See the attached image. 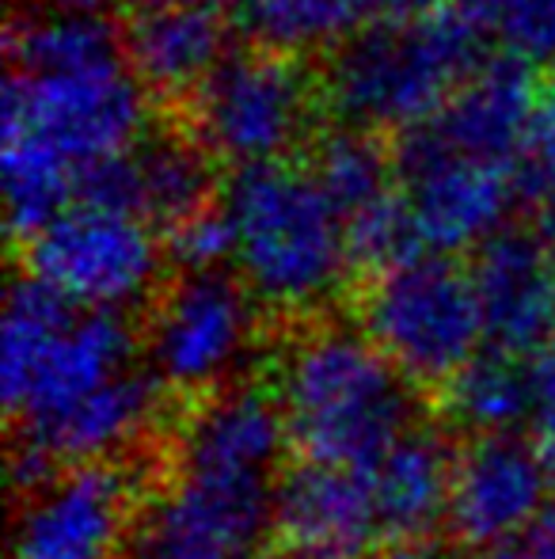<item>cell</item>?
<instances>
[{
	"label": "cell",
	"instance_id": "8",
	"mask_svg": "<svg viewBox=\"0 0 555 559\" xmlns=\"http://www.w3.org/2000/svg\"><path fill=\"white\" fill-rule=\"evenodd\" d=\"M255 305L229 271L176 274L148 309L145 369L179 396L206 400L237 384L232 377L255 338Z\"/></svg>",
	"mask_w": 555,
	"mask_h": 559
},
{
	"label": "cell",
	"instance_id": "11",
	"mask_svg": "<svg viewBox=\"0 0 555 559\" xmlns=\"http://www.w3.org/2000/svg\"><path fill=\"white\" fill-rule=\"evenodd\" d=\"M396 179L419 225L422 248L449 259L460 251L475 255L506 233L518 199L529 194V176L518 168L442 156L411 141L396 145Z\"/></svg>",
	"mask_w": 555,
	"mask_h": 559
},
{
	"label": "cell",
	"instance_id": "31",
	"mask_svg": "<svg viewBox=\"0 0 555 559\" xmlns=\"http://www.w3.org/2000/svg\"><path fill=\"white\" fill-rule=\"evenodd\" d=\"M529 156H533V176H529V187L555 179V81L541 92L533 138H529Z\"/></svg>",
	"mask_w": 555,
	"mask_h": 559
},
{
	"label": "cell",
	"instance_id": "37",
	"mask_svg": "<svg viewBox=\"0 0 555 559\" xmlns=\"http://www.w3.org/2000/svg\"><path fill=\"white\" fill-rule=\"evenodd\" d=\"M526 548H529V556H533V559H555V502L548 507V514L541 518V525L529 533Z\"/></svg>",
	"mask_w": 555,
	"mask_h": 559
},
{
	"label": "cell",
	"instance_id": "36",
	"mask_svg": "<svg viewBox=\"0 0 555 559\" xmlns=\"http://www.w3.org/2000/svg\"><path fill=\"white\" fill-rule=\"evenodd\" d=\"M134 0H35V8H50V12H73V15H99L104 20L114 8H130Z\"/></svg>",
	"mask_w": 555,
	"mask_h": 559
},
{
	"label": "cell",
	"instance_id": "3",
	"mask_svg": "<svg viewBox=\"0 0 555 559\" xmlns=\"http://www.w3.org/2000/svg\"><path fill=\"white\" fill-rule=\"evenodd\" d=\"M480 38L445 12L419 23L370 20L327 53L319 104L350 130H396L403 138L430 122L483 66Z\"/></svg>",
	"mask_w": 555,
	"mask_h": 559
},
{
	"label": "cell",
	"instance_id": "9",
	"mask_svg": "<svg viewBox=\"0 0 555 559\" xmlns=\"http://www.w3.org/2000/svg\"><path fill=\"white\" fill-rule=\"evenodd\" d=\"M141 518V479L126 464H73L23 499L12 559H126Z\"/></svg>",
	"mask_w": 555,
	"mask_h": 559
},
{
	"label": "cell",
	"instance_id": "28",
	"mask_svg": "<svg viewBox=\"0 0 555 559\" xmlns=\"http://www.w3.org/2000/svg\"><path fill=\"white\" fill-rule=\"evenodd\" d=\"M506 53L529 61H555V0H498L495 31Z\"/></svg>",
	"mask_w": 555,
	"mask_h": 559
},
{
	"label": "cell",
	"instance_id": "30",
	"mask_svg": "<svg viewBox=\"0 0 555 559\" xmlns=\"http://www.w3.org/2000/svg\"><path fill=\"white\" fill-rule=\"evenodd\" d=\"M126 559H237V556H225L209 545H198V540H186L168 530H156L153 522L141 518L137 537H134V545H130Z\"/></svg>",
	"mask_w": 555,
	"mask_h": 559
},
{
	"label": "cell",
	"instance_id": "23",
	"mask_svg": "<svg viewBox=\"0 0 555 559\" xmlns=\"http://www.w3.org/2000/svg\"><path fill=\"white\" fill-rule=\"evenodd\" d=\"M240 31L281 58L331 53L370 23V0H240Z\"/></svg>",
	"mask_w": 555,
	"mask_h": 559
},
{
	"label": "cell",
	"instance_id": "13",
	"mask_svg": "<svg viewBox=\"0 0 555 559\" xmlns=\"http://www.w3.org/2000/svg\"><path fill=\"white\" fill-rule=\"evenodd\" d=\"M541 92L529 61L495 53L483 58V66L453 92L442 111L408 130L400 141L442 156L518 168L521 153H529Z\"/></svg>",
	"mask_w": 555,
	"mask_h": 559
},
{
	"label": "cell",
	"instance_id": "16",
	"mask_svg": "<svg viewBox=\"0 0 555 559\" xmlns=\"http://www.w3.org/2000/svg\"><path fill=\"white\" fill-rule=\"evenodd\" d=\"M487 350L533 358L555 343V259L536 233L506 228L472 255Z\"/></svg>",
	"mask_w": 555,
	"mask_h": 559
},
{
	"label": "cell",
	"instance_id": "22",
	"mask_svg": "<svg viewBox=\"0 0 555 559\" xmlns=\"http://www.w3.org/2000/svg\"><path fill=\"white\" fill-rule=\"evenodd\" d=\"M442 404L453 427L468 438L521 435L533 423V377L529 358L483 350L442 389Z\"/></svg>",
	"mask_w": 555,
	"mask_h": 559
},
{
	"label": "cell",
	"instance_id": "27",
	"mask_svg": "<svg viewBox=\"0 0 555 559\" xmlns=\"http://www.w3.org/2000/svg\"><path fill=\"white\" fill-rule=\"evenodd\" d=\"M164 255L179 274H214L237 263V233L221 202L164 233Z\"/></svg>",
	"mask_w": 555,
	"mask_h": 559
},
{
	"label": "cell",
	"instance_id": "38",
	"mask_svg": "<svg viewBox=\"0 0 555 559\" xmlns=\"http://www.w3.org/2000/svg\"><path fill=\"white\" fill-rule=\"evenodd\" d=\"M464 559H533L526 545H506V548H487V552H468Z\"/></svg>",
	"mask_w": 555,
	"mask_h": 559
},
{
	"label": "cell",
	"instance_id": "33",
	"mask_svg": "<svg viewBox=\"0 0 555 559\" xmlns=\"http://www.w3.org/2000/svg\"><path fill=\"white\" fill-rule=\"evenodd\" d=\"M442 12L472 27L475 35H487V31H495L498 0H442Z\"/></svg>",
	"mask_w": 555,
	"mask_h": 559
},
{
	"label": "cell",
	"instance_id": "2",
	"mask_svg": "<svg viewBox=\"0 0 555 559\" xmlns=\"http://www.w3.org/2000/svg\"><path fill=\"white\" fill-rule=\"evenodd\" d=\"M221 206L237 233V278L267 309L309 317L354 274L347 225L309 168L281 160L237 171Z\"/></svg>",
	"mask_w": 555,
	"mask_h": 559
},
{
	"label": "cell",
	"instance_id": "4",
	"mask_svg": "<svg viewBox=\"0 0 555 559\" xmlns=\"http://www.w3.org/2000/svg\"><path fill=\"white\" fill-rule=\"evenodd\" d=\"M358 328L415 389H445L487 350L472 266L430 251L370 278Z\"/></svg>",
	"mask_w": 555,
	"mask_h": 559
},
{
	"label": "cell",
	"instance_id": "18",
	"mask_svg": "<svg viewBox=\"0 0 555 559\" xmlns=\"http://www.w3.org/2000/svg\"><path fill=\"white\" fill-rule=\"evenodd\" d=\"M164 384L148 369L119 377L104 392L88 396L84 404L61 412L58 419H46L38 427H23L15 445L38 453L53 468H73V464L119 461L122 449L137 445L153 430L164 407Z\"/></svg>",
	"mask_w": 555,
	"mask_h": 559
},
{
	"label": "cell",
	"instance_id": "14",
	"mask_svg": "<svg viewBox=\"0 0 555 559\" xmlns=\"http://www.w3.org/2000/svg\"><path fill=\"white\" fill-rule=\"evenodd\" d=\"M275 537L309 559H365L385 545L370 472L297 461L275 495Z\"/></svg>",
	"mask_w": 555,
	"mask_h": 559
},
{
	"label": "cell",
	"instance_id": "21",
	"mask_svg": "<svg viewBox=\"0 0 555 559\" xmlns=\"http://www.w3.org/2000/svg\"><path fill=\"white\" fill-rule=\"evenodd\" d=\"M4 43L12 73L23 76L81 73V69L122 61L119 31L107 27V20L99 15L31 8V12L12 15Z\"/></svg>",
	"mask_w": 555,
	"mask_h": 559
},
{
	"label": "cell",
	"instance_id": "32",
	"mask_svg": "<svg viewBox=\"0 0 555 559\" xmlns=\"http://www.w3.org/2000/svg\"><path fill=\"white\" fill-rule=\"evenodd\" d=\"M442 12V0H370V20L381 23H419Z\"/></svg>",
	"mask_w": 555,
	"mask_h": 559
},
{
	"label": "cell",
	"instance_id": "5",
	"mask_svg": "<svg viewBox=\"0 0 555 559\" xmlns=\"http://www.w3.org/2000/svg\"><path fill=\"white\" fill-rule=\"evenodd\" d=\"M145 133L148 96L126 61L50 76L12 73L4 84L0 138L38 145L73 171L76 183L84 171L134 153Z\"/></svg>",
	"mask_w": 555,
	"mask_h": 559
},
{
	"label": "cell",
	"instance_id": "15",
	"mask_svg": "<svg viewBox=\"0 0 555 559\" xmlns=\"http://www.w3.org/2000/svg\"><path fill=\"white\" fill-rule=\"evenodd\" d=\"M122 61L148 99L179 104L229 58V27L206 0H134L119 27Z\"/></svg>",
	"mask_w": 555,
	"mask_h": 559
},
{
	"label": "cell",
	"instance_id": "25",
	"mask_svg": "<svg viewBox=\"0 0 555 559\" xmlns=\"http://www.w3.org/2000/svg\"><path fill=\"white\" fill-rule=\"evenodd\" d=\"M309 171L342 222L396 191V153L381 145L377 133L350 130V126H339L316 141Z\"/></svg>",
	"mask_w": 555,
	"mask_h": 559
},
{
	"label": "cell",
	"instance_id": "40",
	"mask_svg": "<svg viewBox=\"0 0 555 559\" xmlns=\"http://www.w3.org/2000/svg\"><path fill=\"white\" fill-rule=\"evenodd\" d=\"M206 4H214V8H221V4H240V0H206Z\"/></svg>",
	"mask_w": 555,
	"mask_h": 559
},
{
	"label": "cell",
	"instance_id": "24",
	"mask_svg": "<svg viewBox=\"0 0 555 559\" xmlns=\"http://www.w3.org/2000/svg\"><path fill=\"white\" fill-rule=\"evenodd\" d=\"M76 312L81 309H73L65 297H58L31 274H20L8 286L4 328H0V396H4V412L23 396L35 369L43 366L58 335L73 324Z\"/></svg>",
	"mask_w": 555,
	"mask_h": 559
},
{
	"label": "cell",
	"instance_id": "29",
	"mask_svg": "<svg viewBox=\"0 0 555 559\" xmlns=\"http://www.w3.org/2000/svg\"><path fill=\"white\" fill-rule=\"evenodd\" d=\"M529 377H533V423H529V438L541 449L555 484V343L529 358Z\"/></svg>",
	"mask_w": 555,
	"mask_h": 559
},
{
	"label": "cell",
	"instance_id": "34",
	"mask_svg": "<svg viewBox=\"0 0 555 559\" xmlns=\"http://www.w3.org/2000/svg\"><path fill=\"white\" fill-rule=\"evenodd\" d=\"M529 194H533V202H536L533 233H536V240L548 248V255L555 259V179H548V183H533Z\"/></svg>",
	"mask_w": 555,
	"mask_h": 559
},
{
	"label": "cell",
	"instance_id": "20",
	"mask_svg": "<svg viewBox=\"0 0 555 559\" xmlns=\"http://www.w3.org/2000/svg\"><path fill=\"white\" fill-rule=\"evenodd\" d=\"M137 183V214L148 225L186 222L198 210L214 206L217 191V160L198 145L194 133L183 130H153L130 153Z\"/></svg>",
	"mask_w": 555,
	"mask_h": 559
},
{
	"label": "cell",
	"instance_id": "35",
	"mask_svg": "<svg viewBox=\"0 0 555 559\" xmlns=\"http://www.w3.org/2000/svg\"><path fill=\"white\" fill-rule=\"evenodd\" d=\"M365 559H449V552L437 540H388Z\"/></svg>",
	"mask_w": 555,
	"mask_h": 559
},
{
	"label": "cell",
	"instance_id": "7",
	"mask_svg": "<svg viewBox=\"0 0 555 559\" xmlns=\"http://www.w3.org/2000/svg\"><path fill=\"white\" fill-rule=\"evenodd\" d=\"M23 263L31 278L65 297L73 309L126 317L160 294L156 286L168 255L164 236H156L145 217L76 202L23 243Z\"/></svg>",
	"mask_w": 555,
	"mask_h": 559
},
{
	"label": "cell",
	"instance_id": "6",
	"mask_svg": "<svg viewBox=\"0 0 555 559\" xmlns=\"http://www.w3.org/2000/svg\"><path fill=\"white\" fill-rule=\"evenodd\" d=\"M319 104V84L301 61L281 53L232 50L191 99V133L217 164L237 171L281 164L304 138Z\"/></svg>",
	"mask_w": 555,
	"mask_h": 559
},
{
	"label": "cell",
	"instance_id": "39",
	"mask_svg": "<svg viewBox=\"0 0 555 559\" xmlns=\"http://www.w3.org/2000/svg\"><path fill=\"white\" fill-rule=\"evenodd\" d=\"M260 559H309V556H297V552H286V548H278V552H267Z\"/></svg>",
	"mask_w": 555,
	"mask_h": 559
},
{
	"label": "cell",
	"instance_id": "10",
	"mask_svg": "<svg viewBox=\"0 0 555 559\" xmlns=\"http://www.w3.org/2000/svg\"><path fill=\"white\" fill-rule=\"evenodd\" d=\"M552 472L529 435L468 438L453 464L445 533L468 548L526 545L552 507Z\"/></svg>",
	"mask_w": 555,
	"mask_h": 559
},
{
	"label": "cell",
	"instance_id": "26",
	"mask_svg": "<svg viewBox=\"0 0 555 559\" xmlns=\"http://www.w3.org/2000/svg\"><path fill=\"white\" fill-rule=\"evenodd\" d=\"M342 225H347L350 271L365 274V278H377V274H388L396 266L411 263V259L426 255L419 225L411 217V206L400 187L393 194H385V199H377L373 206L358 210Z\"/></svg>",
	"mask_w": 555,
	"mask_h": 559
},
{
	"label": "cell",
	"instance_id": "12",
	"mask_svg": "<svg viewBox=\"0 0 555 559\" xmlns=\"http://www.w3.org/2000/svg\"><path fill=\"white\" fill-rule=\"evenodd\" d=\"M289 435L270 384H229L198 400L179 427L171 479L225 491H278Z\"/></svg>",
	"mask_w": 555,
	"mask_h": 559
},
{
	"label": "cell",
	"instance_id": "17",
	"mask_svg": "<svg viewBox=\"0 0 555 559\" xmlns=\"http://www.w3.org/2000/svg\"><path fill=\"white\" fill-rule=\"evenodd\" d=\"M137 369V332L114 312H76L58 335L43 366L35 369L23 396L8 407L15 430L58 419L61 412L84 404L119 377Z\"/></svg>",
	"mask_w": 555,
	"mask_h": 559
},
{
	"label": "cell",
	"instance_id": "1",
	"mask_svg": "<svg viewBox=\"0 0 555 559\" xmlns=\"http://www.w3.org/2000/svg\"><path fill=\"white\" fill-rule=\"evenodd\" d=\"M275 400L297 461L370 468L419 427L415 384L354 324H312L281 350Z\"/></svg>",
	"mask_w": 555,
	"mask_h": 559
},
{
	"label": "cell",
	"instance_id": "19",
	"mask_svg": "<svg viewBox=\"0 0 555 559\" xmlns=\"http://www.w3.org/2000/svg\"><path fill=\"white\" fill-rule=\"evenodd\" d=\"M457 445L437 427H411L377 464H370V487L377 502L381 533L388 540H434L445 530L453 495Z\"/></svg>",
	"mask_w": 555,
	"mask_h": 559
}]
</instances>
